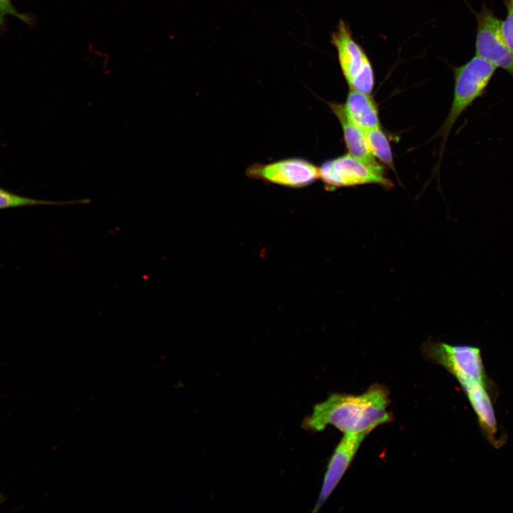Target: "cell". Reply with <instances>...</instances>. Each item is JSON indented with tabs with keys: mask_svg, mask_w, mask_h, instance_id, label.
I'll list each match as a JSON object with an SVG mask.
<instances>
[{
	"mask_svg": "<svg viewBox=\"0 0 513 513\" xmlns=\"http://www.w3.org/2000/svg\"><path fill=\"white\" fill-rule=\"evenodd\" d=\"M369 432L344 433L327 466L314 512L319 510L333 492L352 462L361 444Z\"/></svg>",
	"mask_w": 513,
	"mask_h": 513,
	"instance_id": "cell-8",
	"label": "cell"
},
{
	"mask_svg": "<svg viewBox=\"0 0 513 513\" xmlns=\"http://www.w3.org/2000/svg\"><path fill=\"white\" fill-rule=\"evenodd\" d=\"M341 73L349 89L371 94L375 86V73L363 48L355 40L349 25L341 19L331 34Z\"/></svg>",
	"mask_w": 513,
	"mask_h": 513,
	"instance_id": "cell-4",
	"label": "cell"
},
{
	"mask_svg": "<svg viewBox=\"0 0 513 513\" xmlns=\"http://www.w3.org/2000/svg\"><path fill=\"white\" fill-rule=\"evenodd\" d=\"M497 69L493 64L476 55L464 64L452 67L454 76L452 100L447 115L437 132L439 137L442 138L440 157L455 123L477 99L484 95Z\"/></svg>",
	"mask_w": 513,
	"mask_h": 513,
	"instance_id": "cell-2",
	"label": "cell"
},
{
	"mask_svg": "<svg viewBox=\"0 0 513 513\" xmlns=\"http://www.w3.org/2000/svg\"><path fill=\"white\" fill-rule=\"evenodd\" d=\"M503 4L507 15L505 19L501 21V33L506 45L513 53V0H504Z\"/></svg>",
	"mask_w": 513,
	"mask_h": 513,
	"instance_id": "cell-14",
	"label": "cell"
},
{
	"mask_svg": "<svg viewBox=\"0 0 513 513\" xmlns=\"http://www.w3.org/2000/svg\"><path fill=\"white\" fill-rule=\"evenodd\" d=\"M8 16H12L19 19L25 24L31 26L33 23V18L26 14L19 12L11 0H0V29H4L6 24V18Z\"/></svg>",
	"mask_w": 513,
	"mask_h": 513,
	"instance_id": "cell-15",
	"label": "cell"
},
{
	"mask_svg": "<svg viewBox=\"0 0 513 513\" xmlns=\"http://www.w3.org/2000/svg\"><path fill=\"white\" fill-rule=\"evenodd\" d=\"M475 411L480 428L485 438L495 447L502 442L495 437L497 423L492 403V395L495 396V388L480 383H472L461 386Z\"/></svg>",
	"mask_w": 513,
	"mask_h": 513,
	"instance_id": "cell-9",
	"label": "cell"
},
{
	"mask_svg": "<svg viewBox=\"0 0 513 513\" xmlns=\"http://www.w3.org/2000/svg\"><path fill=\"white\" fill-rule=\"evenodd\" d=\"M319 178L329 191L372 184L385 189L393 187L378 162H368L348 153L324 161L319 167Z\"/></svg>",
	"mask_w": 513,
	"mask_h": 513,
	"instance_id": "cell-5",
	"label": "cell"
},
{
	"mask_svg": "<svg viewBox=\"0 0 513 513\" xmlns=\"http://www.w3.org/2000/svg\"><path fill=\"white\" fill-rule=\"evenodd\" d=\"M328 105L341 125L348 153L368 162H378L370 150L365 130L348 119L341 103H328Z\"/></svg>",
	"mask_w": 513,
	"mask_h": 513,
	"instance_id": "cell-11",
	"label": "cell"
},
{
	"mask_svg": "<svg viewBox=\"0 0 513 513\" xmlns=\"http://www.w3.org/2000/svg\"><path fill=\"white\" fill-rule=\"evenodd\" d=\"M252 179L289 188H302L319 178V167L301 157H289L269 163H254L246 170Z\"/></svg>",
	"mask_w": 513,
	"mask_h": 513,
	"instance_id": "cell-6",
	"label": "cell"
},
{
	"mask_svg": "<svg viewBox=\"0 0 513 513\" xmlns=\"http://www.w3.org/2000/svg\"><path fill=\"white\" fill-rule=\"evenodd\" d=\"M341 105L348 119L363 130L380 127L378 107L371 94L350 90Z\"/></svg>",
	"mask_w": 513,
	"mask_h": 513,
	"instance_id": "cell-10",
	"label": "cell"
},
{
	"mask_svg": "<svg viewBox=\"0 0 513 513\" xmlns=\"http://www.w3.org/2000/svg\"><path fill=\"white\" fill-rule=\"evenodd\" d=\"M388 390L375 384L361 395L333 393L316 404L306 417L303 428L314 432L333 425L344 433L370 432L378 425L388 423Z\"/></svg>",
	"mask_w": 513,
	"mask_h": 513,
	"instance_id": "cell-1",
	"label": "cell"
},
{
	"mask_svg": "<svg viewBox=\"0 0 513 513\" xmlns=\"http://www.w3.org/2000/svg\"><path fill=\"white\" fill-rule=\"evenodd\" d=\"M370 150L383 164L395 170L393 152L388 138L380 127L365 131Z\"/></svg>",
	"mask_w": 513,
	"mask_h": 513,
	"instance_id": "cell-12",
	"label": "cell"
},
{
	"mask_svg": "<svg viewBox=\"0 0 513 513\" xmlns=\"http://www.w3.org/2000/svg\"><path fill=\"white\" fill-rule=\"evenodd\" d=\"M82 202H86V200H83V201L78 200L71 202H56L39 200L20 195L17 193L12 192L4 187H0V209L32 207L37 205H66L68 204H73Z\"/></svg>",
	"mask_w": 513,
	"mask_h": 513,
	"instance_id": "cell-13",
	"label": "cell"
},
{
	"mask_svg": "<svg viewBox=\"0 0 513 513\" xmlns=\"http://www.w3.org/2000/svg\"><path fill=\"white\" fill-rule=\"evenodd\" d=\"M477 21L475 55L505 71L513 78V53L501 33V21L484 4L480 11H472Z\"/></svg>",
	"mask_w": 513,
	"mask_h": 513,
	"instance_id": "cell-7",
	"label": "cell"
},
{
	"mask_svg": "<svg viewBox=\"0 0 513 513\" xmlns=\"http://www.w3.org/2000/svg\"><path fill=\"white\" fill-rule=\"evenodd\" d=\"M421 350L428 360L443 367L461 386L480 383L493 387V383L487 375L479 347L452 345L429 338L423 343Z\"/></svg>",
	"mask_w": 513,
	"mask_h": 513,
	"instance_id": "cell-3",
	"label": "cell"
}]
</instances>
